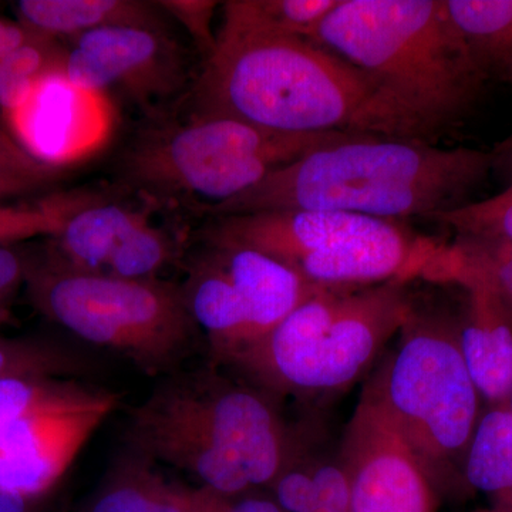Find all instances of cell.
Masks as SVG:
<instances>
[{"mask_svg":"<svg viewBox=\"0 0 512 512\" xmlns=\"http://www.w3.org/2000/svg\"><path fill=\"white\" fill-rule=\"evenodd\" d=\"M90 372L86 357L62 343L40 338L0 336V379L60 377L79 379Z\"/></svg>","mask_w":512,"mask_h":512,"instance_id":"cell-27","label":"cell"},{"mask_svg":"<svg viewBox=\"0 0 512 512\" xmlns=\"http://www.w3.org/2000/svg\"><path fill=\"white\" fill-rule=\"evenodd\" d=\"M117 393L76 406L42 410L20 417L0 429V490L42 500L72 466L111 412Z\"/></svg>","mask_w":512,"mask_h":512,"instance_id":"cell-11","label":"cell"},{"mask_svg":"<svg viewBox=\"0 0 512 512\" xmlns=\"http://www.w3.org/2000/svg\"><path fill=\"white\" fill-rule=\"evenodd\" d=\"M67 52L57 40L33 35L0 62V109L16 116L40 87L64 72Z\"/></svg>","mask_w":512,"mask_h":512,"instance_id":"cell-23","label":"cell"},{"mask_svg":"<svg viewBox=\"0 0 512 512\" xmlns=\"http://www.w3.org/2000/svg\"><path fill=\"white\" fill-rule=\"evenodd\" d=\"M463 481L485 495L491 508L512 512V413L494 404L480 416L463 464Z\"/></svg>","mask_w":512,"mask_h":512,"instance_id":"cell-20","label":"cell"},{"mask_svg":"<svg viewBox=\"0 0 512 512\" xmlns=\"http://www.w3.org/2000/svg\"><path fill=\"white\" fill-rule=\"evenodd\" d=\"M508 404H510V409H511V413H512V396H511L510 402H508Z\"/></svg>","mask_w":512,"mask_h":512,"instance_id":"cell-40","label":"cell"},{"mask_svg":"<svg viewBox=\"0 0 512 512\" xmlns=\"http://www.w3.org/2000/svg\"><path fill=\"white\" fill-rule=\"evenodd\" d=\"M183 292L188 311L207 335L215 362L227 365L248 346V320L237 289L214 252L191 269Z\"/></svg>","mask_w":512,"mask_h":512,"instance_id":"cell-17","label":"cell"},{"mask_svg":"<svg viewBox=\"0 0 512 512\" xmlns=\"http://www.w3.org/2000/svg\"><path fill=\"white\" fill-rule=\"evenodd\" d=\"M456 244L512 306V241L458 237Z\"/></svg>","mask_w":512,"mask_h":512,"instance_id":"cell-30","label":"cell"},{"mask_svg":"<svg viewBox=\"0 0 512 512\" xmlns=\"http://www.w3.org/2000/svg\"><path fill=\"white\" fill-rule=\"evenodd\" d=\"M412 309L406 282L320 289L227 365L266 394L339 392L365 373Z\"/></svg>","mask_w":512,"mask_h":512,"instance_id":"cell-5","label":"cell"},{"mask_svg":"<svg viewBox=\"0 0 512 512\" xmlns=\"http://www.w3.org/2000/svg\"><path fill=\"white\" fill-rule=\"evenodd\" d=\"M476 512H503V511H500V510H495V508H485V510H478Z\"/></svg>","mask_w":512,"mask_h":512,"instance_id":"cell-39","label":"cell"},{"mask_svg":"<svg viewBox=\"0 0 512 512\" xmlns=\"http://www.w3.org/2000/svg\"><path fill=\"white\" fill-rule=\"evenodd\" d=\"M311 40L379 84L429 143L466 120L488 80L444 0H342Z\"/></svg>","mask_w":512,"mask_h":512,"instance_id":"cell-4","label":"cell"},{"mask_svg":"<svg viewBox=\"0 0 512 512\" xmlns=\"http://www.w3.org/2000/svg\"><path fill=\"white\" fill-rule=\"evenodd\" d=\"M15 13L30 33L57 42L116 26L161 28L151 3L136 0H20Z\"/></svg>","mask_w":512,"mask_h":512,"instance_id":"cell-18","label":"cell"},{"mask_svg":"<svg viewBox=\"0 0 512 512\" xmlns=\"http://www.w3.org/2000/svg\"><path fill=\"white\" fill-rule=\"evenodd\" d=\"M494 168V151L350 134L205 211L212 217L312 210L383 221L427 220L466 204Z\"/></svg>","mask_w":512,"mask_h":512,"instance_id":"cell-2","label":"cell"},{"mask_svg":"<svg viewBox=\"0 0 512 512\" xmlns=\"http://www.w3.org/2000/svg\"><path fill=\"white\" fill-rule=\"evenodd\" d=\"M47 184L23 175L0 171V201L8 198L25 197L33 192L42 190Z\"/></svg>","mask_w":512,"mask_h":512,"instance_id":"cell-35","label":"cell"},{"mask_svg":"<svg viewBox=\"0 0 512 512\" xmlns=\"http://www.w3.org/2000/svg\"><path fill=\"white\" fill-rule=\"evenodd\" d=\"M195 512H285L268 490L222 494L207 487L192 488Z\"/></svg>","mask_w":512,"mask_h":512,"instance_id":"cell-32","label":"cell"},{"mask_svg":"<svg viewBox=\"0 0 512 512\" xmlns=\"http://www.w3.org/2000/svg\"><path fill=\"white\" fill-rule=\"evenodd\" d=\"M130 448L222 494L268 490L293 461L271 396L215 369L171 373L130 412Z\"/></svg>","mask_w":512,"mask_h":512,"instance_id":"cell-3","label":"cell"},{"mask_svg":"<svg viewBox=\"0 0 512 512\" xmlns=\"http://www.w3.org/2000/svg\"><path fill=\"white\" fill-rule=\"evenodd\" d=\"M36 255L15 245H0V322L9 318L10 306L25 288Z\"/></svg>","mask_w":512,"mask_h":512,"instance_id":"cell-33","label":"cell"},{"mask_svg":"<svg viewBox=\"0 0 512 512\" xmlns=\"http://www.w3.org/2000/svg\"><path fill=\"white\" fill-rule=\"evenodd\" d=\"M285 512H350L349 484L340 463H292L269 488Z\"/></svg>","mask_w":512,"mask_h":512,"instance_id":"cell-24","label":"cell"},{"mask_svg":"<svg viewBox=\"0 0 512 512\" xmlns=\"http://www.w3.org/2000/svg\"><path fill=\"white\" fill-rule=\"evenodd\" d=\"M0 171L23 175L50 184L59 175V167L37 157L25 143L0 127Z\"/></svg>","mask_w":512,"mask_h":512,"instance_id":"cell-34","label":"cell"},{"mask_svg":"<svg viewBox=\"0 0 512 512\" xmlns=\"http://www.w3.org/2000/svg\"><path fill=\"white\" fill-rule=\"evenodd\" d=\"M192 89L195 114L275 133L426 141L379 84L306 37L220 29Z\"/></svg>","mask_w":512,"mask_h":512,"instance_id":"cell-1","label":"cell"},{"mask_svg":"<svg viewBox=\"0 0 512 512\" xmlns=\"http://www.w3.org/2000/svg\"><path fill=\"white\" fill-rule=\"evenodd\" d=\"M350 512H437L439 491L370 380L352 414L339 458Z\"/></svg>","mask_w":512,"mask_h":512,"instance_id":"cell-9","label":"cell"},{"mask_svg":"<svg viewBox=\"0 0 512 512\" xmlns=\"http://www.w3.org/2000/svg\"><path fill=\"white\" fill-rule=\"evenodd\" d=\"M84 512H195V505L191 487L171 483L151 458L128 448Z\"/></svg>","mask_w":512,"mask_h":512,"instance_id":"cell-19","label":"cell"},{"mask_svg":"<svg viewBox=\"0 0 512 512\" xmlns=\"http://www.w3.org/2000/svg\"><path fill=\"white\" fill-rule=\"evenodd\" d=\"M373 379L439 494L464 485L480 394L461 355L458 323L413 305L397 349Z\"/></svg>","mask_w":512,"mask_h":512,"instance_id":"cell-7","label":"cell"},{"mask_svg":"<svg viewBox=\"0 0 512 512\" xmlns=\"http://www.w3.org/2000/svg\"><path fill=\"white\" fill-rule=\"evenodd\" d=\"M439 248L437 242L417 237L397 221L376 220L306 256L293 268L316 288H367L423 275Z\"/></svg>","mask_w":512,"mask_h":512,"instance_id":"cell-12","label":"cell"},{"mask_svg":"<svg viewBox=\"0 0 512 512\" xmlns=\"http://www.w3.org/2000/svg\"><path fill=\"white\" fill-rule=\"evenodd\" d=\"M30 302L67 332L126 357L147 376L178 372L197 349L200 328L183 286L69 271L36 256L26 281Z\"/></svg>","mask_w":512,"mask_h":512,"instance_id":"cell-6","label":"cell"},{"mask_svg":"<svg viewBox=\"0 0 512 512\" xmlns=\"http://www.w3.org/2000/svg\"><path fill=\"white\" fill-rule=\"evenodd\" d=\"M481 72L512 83V0H444Z\"/></svg>","mask_w":512,"mask_h":512,"instance_id":"cell-21","label":"cell"},{"mask_svg":"<svg viewBox=\"0 0 512 512\" xmlns=\"http://www.w3.org/2000/svg\"><path fill=\"white\" fill-rule=\"evenodd\" d=\"M64 77L77 89L116 92L157 114L188 86L187 57L163 28L116 26L73 40Z\"/></svg>","mask_w":512,"mask_h":512,"instance_id":"cell-10","label":"cell"},{"mask_svg":"<svg viewBox=\"0 0 512 512\" xmlns=\"http://www.w3.org/2000/svg\"><path fill=\"white\" fill-rule=\"evenodd\" d=\"M375 218L345 212L276 210L214 217L204 237L211 248L251 249L295 266L306 256L369 227Z\"/></svg>","mask_w":512,"mask_h":512,"instance_id":"cell-14","label":"cell"},{"mask_svg":"<svg viewBox=\"0 0 512 512\" xmlns=\"http://www.w3.org/2000/svg\"><path fill=\"white\" fill-rule=\"evenodd\" d=\"M33 33L23 28L18 20L0 18V62L6 59L13 52L18 49L23 43L28 42Z\"/></svg>","mask_w":512,"mask_h":512,"instance_id":"cell-36","label":"cell"},{"mask_svg":"<svg viewBox=\"0 0 512 512\" xmlns=\"http://www.w3.org/2000/svg\"><path fill=\"white\" fill-rule=\"evenodd\" d=\"M177 19L190 33L195 45L207 59L214 52L217 35L212 32V18L218 3L212 0H164L157 3Z\"/></svg>","mask_w":512,"mask_h":512,"instance_id":"cell-31","label":"cell"},{"mask_svg":"<svg viewBox=\"0 0 512 512\" xmlns=\"http://www.w3.org/2000/svg\"><path fill=\"white\" fill-rule=\"evenodd\" d=\"M147 214L106 200L74 214L45 255L69 271L106 275L124 239L147 221Z\"/></svg>","mask_w":512,"mask_h":512,"instance_id":"cell-16","label":"cell"},{"mask_svg":"<svg viewBox=\"0 0 512 512\" xmlns=\"http://www.w3.org/2000/svg\"><path fill=\"white\" fill-rule=\"evenodd\" d=\"M440 282L466 289V315L458 322L461 355L480 397L491 406L512 396V306L468 261L456 242L451 244Z\"/></svg>","mask_w":512,"mask_h":512,"instance_id":"cell-13","label":"cell"},{"mask_svg":"<svg viewBox=\"0 0 512 512\" xmlns=\"http://www.w3.org/2000/svg\"><path fill=\"white\" fill-rule=\"evenodd\" d=\"M342 0H229L221 29L312 39Z\"/></svg>","mask_w":512,"mask_h":512,"instance_id":"cell-22","label":"cell"},{"mask_svg":"<svg viewBox=\"0 0 512 512\" xmlns=\"http://www.w3.org/2000/svg\"><path fill=\"white\" fill-rule=\"evenodd\" d=\"M427 221L446 225L458 237L512 241V184L494 197L468 201L454 210L431 215Z\"/></svg>","mask_w":512,"mask_h":512,"instance_id":"cell-29","label":"cell"},{"mask_svg":"<svg viewBox=\"0 0 512 512\" xmlns=\"http://www.w3.org/2000/svg\"><path fill=\"white\" fill-rule=\"evenodd\" d=\"M507 141V143H512V136L510 138H508V140H505Z\"/></svg>","mask_w":512,"mask_h":512,"instance_id":"cell-41","label":"cell"},{"mask_svg":"<svg viewBox=\"0 0 512 512\" xmlns=\"http://www.w3.org/2000/svg\"><path fill=\"white\" fill-rule=\"evenodd\" d=\"M348 136L275 133L231 117L194 114L188 123L151 130L134 143L124 157V175L151 194L208 200L207 210Z\"/></svg>","mask_w":512,"mask_h":512,"instance_id":"cell-8","label":"cell"},{"mask_svg":"<svg viewBox=\"0 0 512 512\" xmlns=\"http://www.w3.org/2000/svg\"><path fill=\"white\" fill-rule=\"evenodd\" d=\"M103 201L96 192H56L26 204H0V245L22 244L37 237L55 238L77 212Z\"/></svg>","mask_w":512,"mask_h":512,"instance_id":"cell-25","label":"cell"},{"mask_svg":"<svg viewBox=\"0 0 512 512\" xmlns=\"http://www.w3.org/2000/svg\"><path fill=\"white\" fill-rule=\"evenodd\" d=\"M106 389L79 379L60 377H8L0 379V429L20 417L76 406L96 399Z\"/></svg>","mask_w":512,"mask_h":512,"instance_id":"cell-26","label":"cell"},{"mask_svg":"<svg viewBox=\"0 0 512 512\" xmlns=\"http://www.w3.org/2000/svg\"><path fill=\"white\" fill-rule=\"evenodd\" d=\"M42 500H29L0 490V512H39Z\"/></svg>","mask_w":512,"mask_h":512,"instance_id":"cell-37","label":"cell"},{"mask_svg":"<svg viewBox=\"0 0 512 512\" xmlns=\"http://www.w3.org/2000/svg\"><path fill=\"white\" fill-rule=\"evenodd\" d=\"M495 167H503L511 177L512 184V143H501L500 146L495 148Z\"/></svg>","mask_w":512,"mask_h":512,"instance_id":"cell-38","label":"cell"},{"mask_svg":"<svg viewBox=\"0 0 512 512\" xmlns=\"http://www.w3.org/2000/svg\"><path fill=\"white\" fill-rule=\"evenodd\" d=\"M211 249L244 305L248 346L265 338L289 313L322 289L309 284L293 266L271 256L251 249Z\"/></svg>","mask_w":512,"mask_h":512,"instance_id":"cell-15","label":"cell"},{"mask_svg":"<svg viewBox=\"0 0 512 512\" xmlns=\"http://www.w3.org/2000/svg\"><path fill=\"white\" fill-rule=\"evenodd\" d=\"M173 255V239L147 220L124 239L111 259L106 275L123 279H156Z\"/></svg>","mask_w":512,"mask_h":512,"instance_id":"cell-28","label":"cell"}]
</instances>
